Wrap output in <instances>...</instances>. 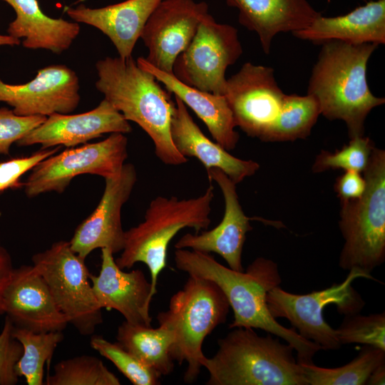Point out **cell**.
<instances>
[{
  "mask_svg": "<svg viewBox=\"0 0 385 385\" xmlns=\"http://www.w3.org/2000/svg\"><path fill=\"white\" fill-rule=\"evenodd\" d=\"M174 261L179 270L189 276L211 280L221 289L234 313L230 329H262L292 346L299 364L314 363L313 358L321 347L303 338L293 327L287 328L280 324L268 309V292L282 283L275 262L259 257L245 272H239L221 265L210 253L190 249H176Z\"/></svg>",
  "mask_w": 385,
  "mask_h": 385,
  "instance_id": "1",
  "label": "cell"
},
{
  "mask_svg": "<svg viewBox=\"0 0 385 385\" xmlns=\"http://www.w3.org/2000/svg\"><path fill=\"white\" fill-rule=\"evenodd\" d=\"M95 85L128 121L138 124L151 138L157 158L164 164L180 165L188 160L174 146L170 120L175 108L171 93L132 56L106 57L96 63Z\"/></svg>",
  "mask_w": 385,
  "mask_h": 385,
  "instance_id": "2",
  "label": "cell"
},
{
  "mask_svg": "<svg viewBox=\"0 0 385 385\" xmlns=\"http://www.w3.org/2000/svg\"><path fill=\"white\" fill-rule=\"evenodd\" d=\"M322 44L307 94L316 98L322 115L346 123L349 138L363 136L368 114L385 102L373 95L366 80L369 59L379 45L339 41Z\"/></svg>",
  "mask_w": 385,
  "mask_h": 385,
  "instance_id": "3",
  "label": "cell"
},
{
  "mask_svg": "<svg viewBox=\"0 0 385 385\" xmlns=\"http://www.w3.org/2000/svg\"><path fill=\"white\" fill-rule=\"evenodd\" d=\"M217 342L215 354L202 361L207 385H308L294 349L279 337L252 328H232Z\"/></svg>",
  "mask_w": 385,
  "mask_h": 385,
  "instance_id": "4",
  "label": "cell"
},
{
  "mask_svg": "<svg viewBox=\"0 0 385 385\" xmlns=\"http://www.w3.org/2000/svg\"><path fill=\"white\" fill-rule=\"evenodd\" d=\"M213 189L210 185L204 194L190 199L158 196L150 202L144 220L125 231L124 247L115 262L122 270L130 269L137 262L145 264L150 274L153 297L160 273L166 266L172 239L185 227L193 228L195 233L209 227Z\"/></svg>",
  "mask_w": 385,
  "mask_h": 385,
  "instance_id": "5",
  "label": "cell"
},
{
  "mask_svg": "<svg viewBox=\"0 0 385 385\" xmlns=\"http://www.w3.org/2000/svg\"><path fill=\"white\" fill-rule=\"evenodd\" d=\"M221 289L212 281L189 276L183 289L170 298L168 309L157 315L159 324L170 328L174 341L170 349L173 361L187 363L184 381L193 383L205 357L202 348L205 339L224 324L230 310Z\"/></svg>",
  "mask_w": 385,
  "mask_h": 385,
  "instance_id": "6",
  "label": "cell"
},
{
  "mask_svg": "<svg viewBox=\"0 0 385 385\" xmlns=\"http://www.w3.org/2000/svg\"><path fill=\"white\" fill-rule=\"evenodd\" d=\"M366 188L358 198L341 201L339 229L344 239L339 265L371 272L385 260V151L374 147L364 170Z\"/></svg>",
  "mask_w": 385,
  "mask_h": 385,
  "instance_id": "7",
  "label": "cell"
},
{
  "mask_svg": "<svg viewBox=\"0 0 385 385\" xmlns=\"http://www.w3.org/2000/svg\"><path fill=\"white\" fill-rule=\"evenodd\" d=\"M341 283H334L322 290L298 294L277 286L267 294V304L272 316L285 318L303 338L319 345L323 350H337L342 344L336 330L324 319V309L334 304L339 314L359 313L365 305L360 294L351 286L357 278L376 280L363 272L351 269Z\"/></svg>",
  "mask_w": 385,
  "mask_h": 385,
  "instance_id": "8",
  "label": "cell"
},
{
  "mask_svg": "<svg viewBox=\"0 0 385 385\" xmlns=\"http://www.w3.org/2000/svg\"><path fill=\"white\" fill-rule=\"evenodd\" d=\"M31 260L68 324L83 336L92 335L103 323V315L85 259L71 250L69 242L58 241Z\"/></svg>",
  "mask_w": 385,
  "mask_h": 385,
  "instance_id": "9",
  "label": "cell"
},
{
  "mask_svg": "<svg viewBox=\"0 0 385 385\" xmlns=\"http://www.w3.org/2000/svg\"><path fill=\"white\" fill-rule=\"evenodd\" d=\"M242 53L237 29L217 22L208 12L188 46L177 57L173 75L189 86L224 96L225 71Z\"/></svg>",
  "mask_w": 385,
  "mask_h": 385,
  "instance_id": "10",
  "label": "cell"
},
{
  "mask_svg": "<svg viewBox=\"0 0 385 385\" xmlns=\"http://www.w3.org/2000/svg\"><path fill=\"white\" fill-rule=\"evenodd\" d=\"M128 138L113 133L105 140L71 148L41 160L24 183L29 197L50 191L63 192L77 175L92 174L105 178L118 175L128 157Z\"/></svg>",
  "mask_w": 385,
  "mask_h": 385,
  "instance_id": "11",
  "label": "cell"
},
{
  "mask_svg": "<svg viewBox=\"0 0 385 385\" xmlns=\"http://www.w3.org/2000/svg\"><path fill=\"white\" fill-rule=\"evenodd\" d=\"M224 96L236 127L264 141L280 112L285 93L272 68L247 62L227 79Z\"/></svg>",
  "mask_w": 385,
  "mask_h": 385,
  "instance_id": "12",
  "label": "cell"
},
{
  "mask_svg": "<svg viewBox=\"0 0 385 385\" xmlns=\"http://www.w3.org/2000/svg\"><path fill=\"white\" fill-rule=\"evenodd\" d=\"M208 9L205 1L163 0L150 16L140 37L148 49L146 61L173 74L177 57L192 40Z\"/></svg>",
  "mask_w": 385,
  "mask_h": 385,
  "instance_id": "13",
  "label": "cell"
},
{
  "mask_svg": "<svg viewBox=\"0 0 385 385\" xmlns=\"http://www.w3.org/2000/svg\"><path fill=\"white\" fill-rule=\"evenodd\" d=\"M137 182V172L131 163L123 165L116 176L105 178L101 199L93 212L76 229L69 241L71 250L83 259L98 248H108L113 254L124 247L125 231L121 210Z\"/></svg>",
  "mask_w": 385,
  "mask_h": 385,
  "instance_id": "14",
  "label": "cell"
},
{
  "mask_svg": "<svg viewBox=\"0 0 385 385\" xmlns=\"http://www.w3.org/2000/svg\"><path fill=\"white\" fill-rule=\"evenodd\" d=\"M79 79L66 65H51L39 69L31 81L9 84L0 78V101L13 107L19 115L69 113L80 102Z\"/></svg>",
  "mask_w": 385,
  "mask_h": 385,
  "instance_id": "15",
  "label": "cell"
},
{
  "mask_svg": "<svg viewBox=\"0 0 385 385\" xmlns=\"http://www.w3.org/2000/svg\"><path fill=\"white\" fill-rule=\"evenodd\" d=\"M2 307L14 327L34 332H63L68 324L33 265L14 268L4 291Z\"/></svg>",
  "mask_w": 385,
  "mask_h": 385,
  "instance_id": "16",
  "label": "cell"
},
{
  "mask_svg": "<svg viewBox=\"0 0 385 385\" xmlns=\"http://www.w3.org/2000/svg\"><path fill=\"white\" fill-rule=\"evenodd\" d=\"M209 180H214L222 191L225 212L221 222L213 229L201 233H187L175 244V249H190L220 255L230 268L244 271L242 253L247 233L252 230V218L247 217L240 203L236 185L218 168L207 170Z\"/></svg>",
  "mask_w": 385,
  "mask_h": 385,
  "instance_id": "17",
  "label": "cell"
},
{
  "mask_svg": "<svg viewBox=\"0 0 385 385\" xmlns=\"http://www.w3.org/2000/svg\"><path fill=\"white\" fill-rule=\"evenodd\" d=\"M132 127L105 98L95 108L78 114L55 113L16 143L40 144L41 149L64 145L73 148L105 133H128Z\"/></svg>",
  "mask_w": 385,
  "mask_h": 385,
  "instance_id": "18",
  "label": "cell"
},
{
  "mask_svg": "<svg viewBox=\"0 0 385 385\" xmlns=\"http://www.w3.org/2000/svg\"><path fill=\"white\" fill-rule=\"evenodd\" d=\"M113 255L110 249L102 248L100 272L98 275L89 274L98 304L102 309L118 311L129 323L150 327V282L140 269L124 272Z\"/></svg>",
  "mask_w": 385,
  "mask_h": 385,
  "instance_id": "19",
  "label": "cell"
},
{
  "mask_svg": "<svg viewBox=\"0 0 385 385\" xmlns=\"http://www.w3.org/2000/svg\"><path fill=\"white\" fill-rule=\"evenodd\" d=\"M175 108L170 120V135L177 150L185 158H195L206 170L218 168L235 184L255 174L260 165L230 154L209 139L189 113L187 106L175 96Z\"/></svg>",
  "mask_w": 385,
  "mask_h": 385,
  "instance_id": "20",
  "label": "cell"
},
{
  "mask_svg": "<svg viewBox=\"0 0 385 385\" xmlns=\"http://www.w3.org/2000/svg\"><path fill=\"white\" fill-rule=\"evenodd\" d=\"M238 10L239 23L255 32L262 49L269 54L279 33L302 30L322 14L307 0H225Z\"/></svg>",
  "mask_w": 385,
  "mask_h": 385,
  "instance_id": "21",
  "label": "cell"
},
{
  "mask_svg": "<svg viewBox=\"0 0 385 385\" xmlns=\"http://www.w3.org/2000/svg\"><path fill=\"white\" fill-rule=\"evenodd\" d=\"M163 0H125L101 8L80 4L66 10L77 23L92 26L107 36L121 58L131 56L151 14Z\"/></svg>",
  "mask_w": 385,
  "mask_h": 385,
  "instance_id": "22",
  "label": "cell"
},
{
  "mask_svg": "<svg viewBox=\"0 0 385 385\" xmlns=\"http://www.w3.org/2000/svg\"><path fill=\"white\" fill-rule=\"evenodd\" d=\"M300 39L322 43L339 41L350 44L385 43V0L371 1L346 14L316 19L292 33Z\"/></svg>",
  "mask_w": 385,
  "mask_h": 385,
  "instance_id": "23",
  "label": "cell"
},
{
  "mask_svg": "<svg viewBox=\"0 0 385 385\" xmlns=\"http://www.w3.org/2000/svg\"><path fill=\"white\" fill-rule=\"evenodd\" d=\"M136 63L140 68L152 73L170 93L175 94L192 109L205 124L216 143L227 151L236 147L240 136L235 130L232 113L225 96L189 86L173 74L155 68L145 58H138Z\"/></svg>",
  "mask_w": 385,
  "mask_h": 385,
  "instance_id": "24",
  "label": "cell"
},
{
  "mask_svg": "<svg viewBox=\"0 0 385 385\" xmlns=\"http://www.w3.org/2000/svg\"><path fill=\"white\" fill-rule=\"evenodd\" d=\"M0 1L9 4L16 13L7 29L9 35L23 38L22 45L26 48L60 54L69 48L80 33L78 23L48 16L37 0Z\"/></svg>",
  "mask_w": 385,
  "mask_h": 385,
  "instance_id": "25",
  "label": "cell"
},
{
  "mask_svg": "<svg viewBox=\"0 0 385 385\" xmlns=\"http://www.w3.org/2000/svg\"><path fill=\"white\" fill-rule=\"evenodd\" d=\"M116 339L125 349L161 376L173 371L170 349L174 333L170 328L161 324L153 328L124 321L118 327Z\"/></svg>",
  "mask_w": 385,
  "mask_h": 385,
  "instance_id": "26",
  "label": "cell"
},
{
  "mask_svg": "<svg viewBox=\"0 0 385 385\" xmlns=\"http://www.w3.org/2000/svg\"><path fill=\"white\" fill-rule=\"evenodd\" d=\"M385 363V350L364 345L349 363L337 368L301 364L308 385H366L371 372Z\"/></svg>",
  "mask_w": 385,
  "mask_h": 385,
  "instance_id": "27",
  "label": "cell"
},
{
  "mask_svg": "<svg viewBox=\"0 0 385 385\" xmlns=\"http://www.w3.org/2000/svg\"><path fill=\"white\" fill-rule=\"evenodd\" d=\"M319 115V106L314 96L285 94L280 112L264 141H292L305 138Z\"/></svg>",
  "mask_w": 385,
  "mask_h": 385,
  "instance_id": "28",
  "label": "cell"
},
{
  "mask_svg": "<svg viewBox=\"0 0 385 385\" xmlns=\"http://www.w3.org/2000/svg\"><path fill=\"white\" fill-rule=\"evenodd\" d=\"M13 336L21 344L23 353L16 364L19 377L28 385H43V367L50 364L54 351L64 335L63 332H34L14 326Z\"/></svg>",
  "mask_w": 385,
  "mask_h": 385,
  "instance_id": "29",
  "label": "cell"
},
{
  "mask_svg": "<svg viewBox=\"0 0 385 385\" xmlns=\"http://www.w3.org/2000/svg\"><path fill=\"white\" fill-rule=\"evenodd\" d=\"M46 385H120L119 379L98 358L81 355L57 363Z\"/></svg>",
  "mask_w": 385,
  "mask_h": 385,
  "instance_id": "30",
  "label": "cell"
},
{
  "mask_svg": "<svg viewBox=\"0 0 385 385\" xmlns=\"http://www.w3.org/2000/svg\"><path fill=\"white\" fill-rule=\"evenodd\" d=\"M91 347L110 360L134 385L160 384L162 376L155 369L141 362L117 342H111L100 335H93Z\"/></svg>",
  "mask_w": 385,
  "mask_h": 385,
  "instance_id": "31",
  "label": "cell"
},
{
  "mask_svg": "<svg viewBox=\"0 0 385 385\" xmlns=\"http://www.w3.org/2000/svg\"><path fill=\"white\" fill-rule=\"evenodd\" d=\"M342 345L361 344L385 350V313L344 315L335 329Z\"/></svg>",
  "mask_w": 385,
  "mask_h": 385,
  "instance_id": "32",
  "label": "cell"
},
{
  "mask_svg": "<svg viewBox=\"0 0 385 385\" xmlns=\"http://www.w3.org/2000/svg\"><path fill=\"white\" fill-rule=\"evenodd\" d=\"M374 147L371 140L364 135L350 138L346 145L334 153L322 150L317 156L312 170L320 173L340 168L344 171L353 170L362 173Z\"/></svg>",
  "mask_w": 385,
  "mask_h": 385,
  "instance_id": "33",
  "label": "cell"
},
{
  "mask_svg": "<svg viewBox=\"0 0 385 385\" xmlns=\"http://www.w3.org/2000/svg\"><path fill=\"white\" fill-rule=\"evenodd\" d=\"M45 115H19L13 110L0 108V154L8 155L11 145L43 123Z\"/></svg>",
  "mask_w": 385,
  "mask_h": 385,
  "instance_id": "34",
  "label": "cell"
},
{
  "mask_svg": "<svg viewBox=\"0 0 385 385\" xmlns=\"http://www.w3.org/2000/svg\"><path fill=\"white\" fill-rule=\"evenodd\" d=\"M14 324L6 316L0 333V385H15L19 382L16 364L23 353L21 344L13 336Z\"/></svg>",
  "mask_w": 385,
  "mask_h": 385,
  "instance_id": "35",
  "label": "cell"
},
{
  "mask_svg": "<svg viewBox=\"0 0 385 385\" xmlns=\"http://www.w3.org/2000/svg\"><path fill=\"white\" fill-rule=\"evenodd\" d=\"M59 146L41 149L30 156L16 158L0 163V192L22 185L21 177L32 170L41 160L56 154Z\"/></svg>",
  "mask_w": 385,
  "mask_h": 385,
  "instance_id": "36",
  "label": "cell"
},
{
  "mask_svg": "<svg viewBox=\"0 0 385 385\" xmlns=\"http://www.w3.org/2000/svg\"><path fill=\"white\" fill-rule=\"evenodd\" d=\"M366 188V180L361 173L345 170L337 178L334 189L340 201L360 197Z\"/></svg>",
  "mask_w": 385,
  "mask_h": 385,
  "instance_id": "37",
  "label": "cell"
},
{
  "mask_svg": "<svg viewBox=\"0 0 385 385\" xmlns=\"http://www.w3.org/2000/svg\"><path fill=\"white\" fill-rule=\"evenodd\" d=\"M14 270L9 252L0 243V315L4 314L2 307L4 291L11 277Z\"/></svg>",
  "mask_w": 385,
  "mask_h": 385,
  "instance_id": "38",
  "label": "cell"
},
{
  "mask_svg": "<svg viewBox=\"0 0 385 385\" xmlns=\"http://www.w3.org/2000/svg\"><path fill=\"white\" fill-rule=\"evenodd\" d=\"M385 384V363L378 366L369 376L366 385H381Z\"/></svg>",
  "mask_w": 385,
  "mask_h": 385,
  "instance_id": "39",
  "label": "cell"
},
{
  "mask_svg": "<svg viewBox=\"0 0 385 385\" xmlns=\"http://www.w3.org/2000/svg\"><path fill=\"white\" fill-rule=\"evenodd\" d=\"M20 44V40L10 35L0 34V46H15Z\"/></svg>",
  "mask_w": 385,
  "mask_h": 385,
  "instance_id": "40",
  "label": "cell"
}]
</instances>
